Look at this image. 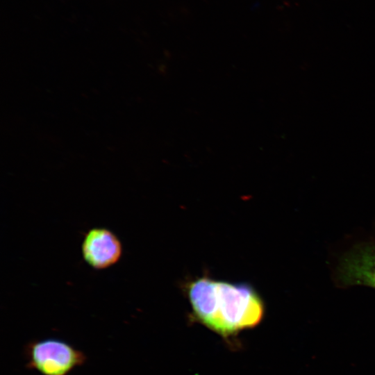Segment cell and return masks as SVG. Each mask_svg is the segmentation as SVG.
Returning <instances> with one entry per match:
<instances>
[{
	"label": "cell",
	"instance_id": "1",
	"mask_svg": "<svg viewBox=\"0 0 375 375\" xmlns=\"http://www.w3.org/2000/svg\"><path fill=\"white\" fill-rule=\"evenodd\" d=\"M188 294L194 315L211 330L228 336L258 324L264 304L250 285L206 276L191 281Z\"/></svg>",
	"mask_w": 375,
	"mask_h": 375
},
{
	"label": "cell",
	"instance_id": "2",
	"mask_svg": "<svg viewBox=\"0 0 375 375\" xmlns=\"http://www.w3.org/2000/svg\"><path fill=\"white\" fill-rule=\"evenodd\" d=\"M24 356L27 368L42 375H69L87 360L83 351L54 338L28 342L24 348Z\"/></svg>",
	"mask_w": 375,
	"mask_h": 375
},
{
	"label": "cell",
	"instance_id": "3",
	"mask_svg": "<svg viewBox=\"0 0 375 375\" xmlns=\"http://www.w3.org/2000/svg\"><path fill=\"white\" fill-rule=\"evenodd\" d=\"M335 279L339 286L375 288V244L362 242L345 253L340 259Z\"/></svg>",
	"mask_w": 375,
	"mask_h": 375
},
{
	"label": "cell",
	"instance_id": "4",
	"mask_svg": "<svg viewBox=\"0 0 375 375\" xmlns=\"http://www.w3.org/2000/svg\"><path fill=\"white\" fill-rule=\"evenodd\" d=\"M85 261L95 269H104L116 264L122 255V244L110 230L97 227L85 235L81 246Z\"/></svg>",
	"mask_w": 375,
	"mask_h": 375
}]
</instances>
